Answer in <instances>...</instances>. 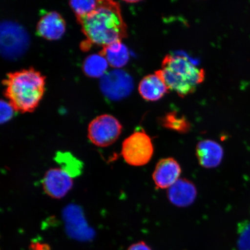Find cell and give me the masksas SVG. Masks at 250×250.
Segmentation results:
<instances>
[{
  "label": "cell",
  "instance_id": "obj_8",
  "mask_svg": "<svg viewBox=\"0 0 250 250\" xmlns=\"http://www.w3.org/2000/svg\"><path fill=\"white\" fill-rule=\"evenodd\" d=\"M71 175L62 168H52L42 180L43 190L52 198L60 199L66 195L73 186Z\"/></svg>",
  "mask_w": 250,
  "mask_h": 250
},
{
  "label": "cell",
  "instance_id": "obj_9",
  "mask_svg": "<svg viewBox=\"0 0 250 250\" xmlns=\"http://www.w3.org/2000/svg\"><path fill=\"white\" fill-rule=\"evenodd\" d=\"M181 173L180 165L176 159L167 158L156 164L152 178L158 188L168 189L180 179Z\"/></svg>",
  "mask_w": 250,
  "mask_h": 250
},
{
  "label": "cell",
  "instance_id": "obj_7",
  "mask_svg": "<svg viewBox=\"0 0 250 250\" xmlns=\"http://www.w3.org/2000/svg\"><path fill=\"white\" fill-rule=\"evenodd\" d=\"M134 83L130 75L121 69L106 73L100 81V88L103 95L112 101L123 100L130 95Z\"/></svg>",
  "mask_w": 250,
  "mask_h": 250
},
{
  "label": "cell",
  "instance_id": "obj_5",
  "mask_svg": "<svg viewBox=\"0 0 250 250\" xmlns=\"http://www.w3.org/2000/svg\"><path fill=\"white\" fill-rule=\"evenodd\" d=\"M26 30L17 23L4 21L1 24V52L5 59H15L23 55L29 46Z\"/></svg>",
  "mask_w": 250,
  "mask_h": 250
},
{
  "label": "cell",
  "instance_id": "obj_19",
  "mask_svg": "<svg viewBox=\"0 0 250 250\" xmlns=\"http://www.w3.org/2000/svg\"><path fill=\"white\" fill-rule=\"evenodd\" d=\"M0 110H1L0 121H1L2 124L10 120L13 117L15 111L9 102L3 101V100H1V102H0Z\"/></svg>",
  "mask_w": 250,
  "mask_h": 250
},
{
  "label": "cell",
  "instance_id": "obj_12",
  "mask_svg": "<svg viewBox=\"0 0 250 250\" xmlns=\"http://www.w3.org/2000/svg\"><path fill=\"white\" fill-rule=\"evenodd\" d=\"M196 187L191 181L181 179L168 188L167 197L172 204L179 208H186L195 202Z\"/></svg>",
  "mask_w": 250,
  "mask_h": 250
},
{
  "label": "cell",
  "instance_id": "obj_16",
  "mask_svg": "<svg viewBox=\"0 0 250 250\" xmlns=\"http://www.w3.org/2000/svg\"><path fill=\"white\" fill-rule=\"evenodd\" d=\"M160 121L162 126L175 132L186 133L190 130L189 122L185 117L178 115L177 112H168Z\"/></svg>",
  "mask_w": 250,
  "mask_h": 250
},
{
  "label": "cell",
  "instance_id": "obj_14",
  "mask_svg": "<svg viewBox=\"0 0 250 250\" xmlns=\"http://www.w3.org/2000/svg\"><path fill=\"white\" fill-rule=\"evenodd\" d=\"M100 54L104 56L109 65L116 69L126 65L130 58L129 50L122 42L103 47Z\"/></svg>",
  "mask_w": 250,
  "mask_h": 250
},
{
  "label": "cell",
  "instance_id": "obj_10",
  "mask_svg": "<svg viewBox=\"0 0 250 250\" xmlns=\"http://www.w3.org/2000/svg\"><path fill=\"white\" fill-rule=\"evenodd\" d=\"M65 22L57 12H49L41 18L37 24V33L49 41L60 39L65 31Z\"/></svg>",
  "mask_w": 250,
  "mask_h": 250
},
{
  "label": "cell",
  "instance_id": "obj_1",
  "mask_svg": "<svg viewBox=\"0 0 250 250\" xmlns=\"http://www.w3.org/2000/svg\"><path fill=\"white\" fill-rule=\"evenodd\" d=\"M77 18L86 37V46L96 45L103 48L122 42L127 36L126 25L117 2L98 1L93 11Z\"/></svg>",
  "mask_w": 250,
  "mask_h": 250
},
{
  "label": "cell",
  "instance_id": "obj_6",
  "mask_svg": "<svg viewBox=\"0 0 250 250\" xmlns=\"http://www.w3.org/2000/svg\"><path fill=\"white\" fill-rule=\"evenodd\" d=\"M122 130L123 126L116 118L104 114L90 122L87 136L93 145L99 147H107L116 142Z\"/></svg>",
  "mask_w": 250,
  "mask_h": 250
},
{
  "label": "cell",
  "instance_id": "obj_4",
  "mask_svg": "<svg viewBox=\"0 0 250 250\" xmlns=\"http://www.w3.org/2000/svg\"><path fill=\"white\" fill-rule=\"evenodd\" d=\"M154 145L145 130H137L124 141L122 155L132 167H143L149 163L154 154Z\"/></svg>",
  "mask_w": 250,
  "mask_h": 250
},
{
  "label": "cell",
  "instance_id": "obj_15",
  "mask_svg": "<svg viewBox=\"0 0 250 250\" xmlns=\"http://www.w3.org/2000/svg\"><path fill=\"white\" fill-rule=\"evenodd\" d=\"M108 62L101 54L87 56L83 62V70L87 76L91 78H102L104 76L108 67Z\"/></svg>",
  "mask_w": 250,
  "mask_h": 250
},
{
  "label": "cell",
  "instance_id": "obj_11",
  "mask_svg": "<svg viewBox=\"0 0 250 250\" xmlns=\"http://www.w3.org/2000/svg\"><path fill=\"white\" fill-rule=\"evenodd\" d=\"M196 155L202 167L211 168L218 167L224 156L220 145L211 140L201 141L196 146Z\"/></svg>",
  "mask_w": 250,
  "mask_h": 250
},
{
  "label": "cell",
  "instance_id": "obj_13",
  "mask_svg": "<svg viewBox=\"0 0 250 250\" xmlns=\"http://www.w3.org/2000/svg\"><path fill=\"white\" fill-rule=\"evenodd\" d=\"M169 91L162 77L157 72L143 78L139 85L141 96L148 102H156L160 100Z\"/></svg>",
  "mask_w": 250,
  "mask_h": 250
},
{
  "label": "cell",
  "instance_id": "obj_17",
  "mask_svg": "<svg viewBox=\"0 0 250 250\" xmlns=\"http://www.w3.org/2000/svg\"><path fill=\"white\" fill-rule=\"evenodd\" d=\"M237 250H250V222H243L238 226Z\"/></svg>",
  "mask_w": 250,
  "mask_h": 250
},
{
  "label": "cell",
  "instance_id": "obj_21",
  "mask_svg": "<svg viewBox=\"0 0 250 250\" xmlns=\"http://www.w3.org/2000/svg\"><path fill=\"white\" fill-rule=\"evenodd\" d=\"M126 2H128V3H136V2H139L140 1H126Z\"/></svg>",
  "mask_w": 250,
  "mask_h": 250
},
{
  "label": "cell",
  "instance_id": "obj_18",
  "mask_svg": "<svg viewBox=\"0 0 250 250\" xmlns=\"http://www.w3.org/2000/svg\"><path fill=\"white\" fill-rule=\"evenodd\" d=\"M98 1H71L69 4L76 14L77 18L83 17L93 10L98 4Z\"/></svg>",
  "mask_w": 250,
  "mask_h": 250
},
{
  "label": "cell",
  "instance_id": "obj_20",
  "mask_svg": "<svg viewBox=\"0 0 250 250\" xmlns=\"http://www.w3.org/2000/svg\"><path fill=\"white\" fill-rule=\"evenodd\" d=\"M127 250H152L145 242H140L131 245Z\"/></svg>",
  "mask_w": 250,
  "mask_h": 250
},
{
  "label": "cell",
  "instance_id": "obj_3",
  "mask_svg": "<svg viewBox=\"0 0 250 250\" xmlns=\"http://www.w3.org/2000/svg\"><path fill=\"white\" fill-rule=\"evenodd\" d=\"M160 75L169 90L184 98L194 92L205 79V71L183 56L167 55L162 63Z\"/></svg>",
  "mask_w": 250,
  "mask_h": 250
},
{
  "label": "cell",
  "instance_id": "obj_2",
  "mask_svg": "<svg viewBox=\"0 0 250 250\" xmlns=\"http://www.w3.org/2000/svg\"><path fill=\"white\" fill-rule=\"evenodd\" d=\"M4 95L16 111L33 112L45 92V78L33 68L7 74L3 81Z\"/></svg>",
  "mask_w": 250,
  "mask_h": 250
}]
</instances>
